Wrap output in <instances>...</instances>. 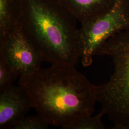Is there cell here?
<instances>
[{
  "label": "cell",
  "instance_id": "1",
  "mask_svg": "<svg viewBox=\"0 0 129 129\" xmlns=\"http://www.w3.org/2000/svg\"><path fill=\"white\" fill-rule=\"evenodd\" d=\"M18 85L30 96L37 114L49 125L67 129L95 111L97 86L75 66L52 64L20 77Z\"/></svg>",
  "mask_w": 129,
  "mask_h": 129
},
{
  "label": "cell",
  "instance_id": "2",
  "mask_svg": "<svg viewBox=\"0 0 129 129\" xmlns=\"http://www.w3.org/2000/svg\"><path fill=\"white\" fill-rule=\"evenodd\" d=\"M78 21L60 0H23L20 24L43 61L76 64Z\"/></svg>",
  "mask_w": 129,
  "mask_h": 129
},
{
  "label": "cell",
  "instance_id": "3",
  "mask_svg": "<svg viewBox=\"0 0 129 129\" xmlns=\"http://www.w3.org/2000/svg\"><path fill=\"white\" fill-rule=\"evenodd\" d=\"M98 55L111 57L113 72L107 82L97 86V102L114 129H129V29L105 42Z\"/></svg>",
  "mask_w": 129,
  "mask_h": 129
},
{
  "label": "cell",
  "instance_id": "4",
  "mask_svg": "<svg viewBox=\"0 0 129 129\" xmlns=\"http://www.w3.org/2000/svg\"><path fill=\"white\" fill-rule=\"evenodd\" d=\"M129 29V0H117L107 13L81 25L76 35L79 58L84 67L92 64L100 47L111 37Z\"/></svg>",
  "mask_w": 129,
  "mask_h": 129
},
{
  "label": "cell",
  "instance_id": "5",
  "mask_svg": "<svg viewBox=\"0 0 129 129\" xmlns=\"http://www.w3.org/2000/svg\"><path fill=\"white\" fill-rule=\"evenodd\" d=\"M0 56L20 78L30 75L40 69L43 61L40 53L20 23L10 35L0 41Z\"/></svg>",
  "mask_w": 129,
  "mask_h": 129
},
{
  "label": "cell",
  "instance_id": "6",
  "mask_svg": "<svg viewBox=\"0 0 129 129\" xmlns=\"http://www.w3.org/2000/svg\"><path fill=\"white\" fill-rule=\"evenodd\" d=\"M0 92V129H8L34 108V103L29 94L19 85Z\"/></svg>",
  "mask_w": 129,
  "mask_h": 129
},
{
  "label": "cell",
  "instance_id": "7",
  "mask_svg": "<svg viewBox=\"0 0 129 129\" xmlns=\"http://www.w3.org/2000/svg\"><path fill=\"white\" fill-rule=\"evenodd\" d=\"M81 25L90 22L107 13L117 0H60Z\"/></svg>",
  "mask_w": 129,
  "mask_h": 129
},
{
  "label": "cell",
  "instance_id": "8",
  "mask_svg": "<svg viewBox=\"0 0 129 129\" xmlns=\"http://www.w3.org/2000/svg\"><path fill=\"white\" fill-rule=\"evenodd\" d=\"M23 0H0V41L8 37L20 23Z\"/></svg>",
  "mask_w": 129,
  "mask_h": 129
},
{
  "label": "cell",
  "instance_id": "9",
  "mask_svg": "<svg viewBox=\"0 0 129 129\" xmlns=\"http://www.w3.org/2000/svg\"><path fill=\"white\" fill-rule=\"evenodd\" d=\"M49 125L40 116H31L24 117L10 126L8 129H46Z\"/></svg>",
  "mask_w": 129,
  "mask_h": 129
},
{
  "label": "cell",
  "instance_id": "10",
  "mask_svg": "<svg viewBox=\"0 0 129 129\" xmlns=\"http://www.w3.org/2000/svg\"><path fill=\"white\" fill-rule=\"evenodd\" d=\"M104 115L105 114L102 111L96 115L85 116L70 125L67 129H105V127L102 120Z\"/></svg>",
  "mask_w": 129,
  "mask_h": 129
},
{
  "label": "cell",
  "instance_id": "11",
  "mask_svg": "<svg viewBox=\"0 0 129 129\" xmlns=\"http://www.w3.org/2000/svg\"><path fill=\"white\" fill-rule=\"evenodd\" d=\"M18 77L5 59L0 56V92L13 85Z\"/></svg>",
  "mask_w": 129,
  "mask_h": 129
}]
</instances>
